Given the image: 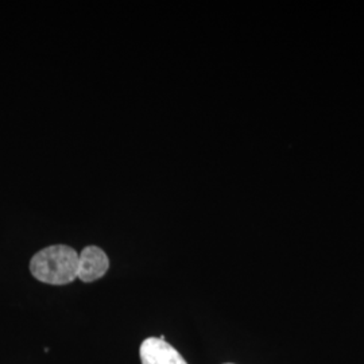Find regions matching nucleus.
<instances>
[{
	"label": "nucleus",
	"mask_w": 364,
	"mask_h": 364,
	"mask_svg": "<svg viewBox=\"0 0 364 364\" xmlns=\"http://www.w3.org/2000/svg\"><path fill=\"white\" fill-rule=\"evenodd\" d=\"M109 269V259L97 246H87L78 254V279L85 284L95 282L105 277Z\"/></svg>",
	"instance_id": "nucleus-2"
},
{
	"label": "nucleus",
	"mask_w": 364,
	"mask_h": 364,
	"mask_svg": "<svg viewBox=\"0 0 364 364\" xmlns=\"http://www.w3.org/2000/svg\"><path fill=\"white\" fill-rule=\"evenodd\" d=\"M139 356L142 364H188L180 352L159 338H146L141 344Z\"/></svg>",
	"instance_id": "nucleus-3"
},
{
	"label": "nucleus",
	"mask_w": 364,
	"mask_h": 364,
	"mask_svg": "<svg viewBox=\"0 0 364 364\" xmlns=\"http://www.w3.org/2000/svg\"><path fill=\"white\" fill-rule=\"evenodd\" d=\"M227 364H232V363H227Z\"/></svg>",
	"instance_id": "nucleus-4"
},
{
	"label": "nucleus",
	"mask_w": 364,
	"mask_h": 364,
	"mask_svg": "<svg viewBox=\"0 0 364 364\" xmlns=\"http://www.w3.org/2000/svg\"><path fill=\"white\" fill-rule=\"evenodd\" d=\"M30 272L39 282L63 287L78 274V252L66 245H54L38 251L30 260Z\"/></svg>",
	"instance_id": "nucleus-1"
}]
</instances>
